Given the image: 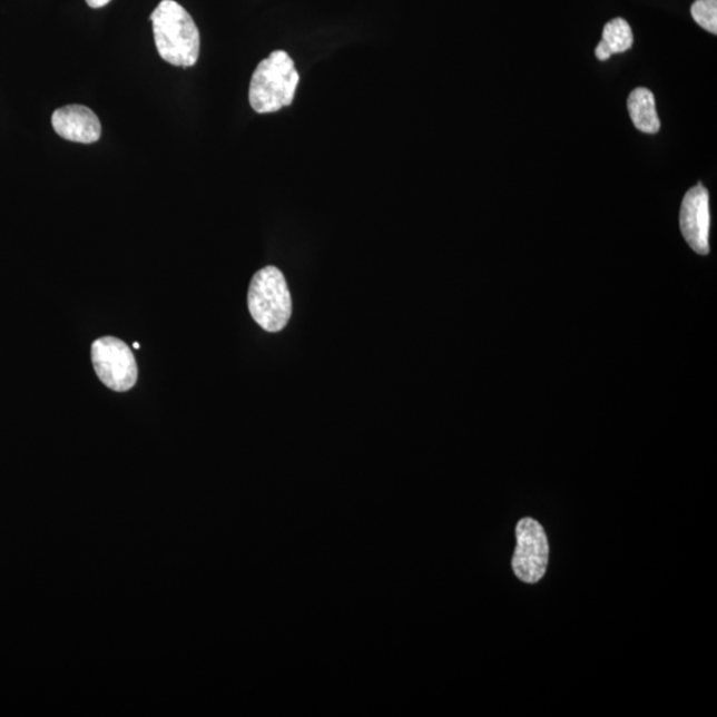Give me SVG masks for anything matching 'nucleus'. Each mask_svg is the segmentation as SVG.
<instances>
[{"mask_svg": "<svg viewBox=\"0 0 717 717\" xmlns=\"http://www.w3.org/2000/svg\"><path fill=\"white\" fill-rule=\"evenodd\" d=\"M158 55L176 67H193L199 57V31L190 13L175 0H163L150 16Z\"/></svg>", "mask_w": 717, "mask_h": 717, "instance_id": "obj_1", "label": "nucleus"}, {"mask_svg": "<svg viewBox=\"0 0 717 717\" xmlns=\"http://www.w3.org/2000/svg\"><path fill=\"white\" fill-rule=\"evenodd\" d=\"M299 73L285 51H275L261 61L253 73L249 89L251 106L257 114H273L292 106Z\"/></svg>", "mask_w": 717, "mask_h": 717, "instance_id": "obj_2", "label": "nucleus"}, {"mask_svg": "<svg viewBox=\"0 0 717 717\" xmlns=\"http://www.w3.org/2000/svg\"><path fill=\"white\" fill-rule=\"evenodd\" d=\"M253 320L268 333L284 330L293 312L292 295L279 268L267 266L254 275L247 295Z\"/></svg>", "mask_w": 717, "mask_h": 717, "instance_id": "obj_3", "label": "nucleus"}, {"mask_svg": "<svg viewBox=\"0 0 717 717\" xmlns=\"http://www.w3.org/2000/svg\"><path fill=\"white\" fill-rule=\"evenodd\" d=\"M96 375L109 390L127 392L137 382V363L132 350L119 337L102 336L91 347Z\"/></svg>", "mask_w": 717, "mask_h": 717, "instance_id": "obj_4", "label": "nucleus"}, {"mask_svg": "<svg viewBox=\"0 0 717 717\" xmlns=\"http://www.w3.org/2000/svg\"><path fill=\"white\" fill-rule=\"evenodd\" d=\"M517 548L513 557V571L526 583H537L547 573L549 543L541 523L523 519L515 528Z\"/></svg>", "mask_w": 717, "mask_h": 717, "instance_id": "obj_5", "label": "nucleus"}, {"mask_svg": "<svg viewBox=\"0 0 717 717\" xmlns=\"http://www.w3.org/2000/svg\"><path fill=\"white\" fill-rule=\"evenodd\" d=\"M680 229L682 237L695 253H709V230H711V210H709L708 190L699 184L689 189L682 199L680 209Z\"/></svg>", "mask_w": 717, "mask_h": 717, "instance_id": "obj_6", "label": "nucleus"}, {"mask_svg": "<svg viewBox=\"0 0 717 717\" xmlns=\"http://www.w3.org/2000/svg\"><path fill=\"white\" fill-rule=\"evenodd\" d=\"M52 127L60 137L73 143L92 144L101 136L99 117L85 106H67L55 110Z\"/></svg>", "mask_w": 717, "mask_h": 717, "instance_id": "obj_7", "label": "nucleus"}, {"mask_svg": "<svg viewBox=\"0 0 717 717\" xmlns=\"http://www.w3.org/2000/svg\"><path fill=\"white\" fill-rule=\"evenodd\" d=\"M627 107H629L631 120L637 129L651 135L659 132L660 120L650 89H633L629 96V100H627Z\"/></svg>", "mask_w": 717, "mask_h": 717, "instance_id": "obj_8", "label": "nucleus"}, {"mask_svg": "<svg viewBox=\"0 0 717 717\" xmlns=\"http://www.w3.org/2000/svg\"><path fill=\"white\" fill-rule=\"evenodd\" d=\"M633 43L631 27L622 18L610 20L605 26L602 40L596 50V57L599 60H608L613 53L629 51Z\"/></svg>", "mask_w": 717, "mask_h": 717, "instance_id": "obj_9", "label": "nucleus"}, {"mask_svg": "<svg viewBox=\"0 0 717 717\" xmlns=\"http://www.w3.org/2000/svg\"><path fill=\"white\" fill-rule=\"evenodd\" d=\"M691 16L701 29L717 33V0H696L691 7Z\"/></svg>", "mask_w": 717, "mask_h": 717, "instance_id": "obj_10", "label": "nucleus"}, {"mask_svg": "<svg viewBox=\"0 0 717 717\" xmlns=\"http://www.w3.org/2000/svg\"><path fill=\"white\" fill-rule=\"evenodd\" d=\"M86 2L89 7H92V9H101V7L107 6L110 0H86Z\"/></svg>", "mask_w": 717, "mask_h": 717, "instance_id": "obj_11", "label": "nucleus"}, {"mask_svg": "<svg viewBox=\"0 0 717 717\" xmlns=\"http://www.w3.org/2000/svg\"><path fill=\"white\" fill-rule=\"evenodd\" d=\"M134 347H135L136 350H137V348H140V344H139V343H135V344H134Z\"/></svg>", "mask_w": 717, "mask_h": 717, "instance_id": "obj_12", "label": "nucleus"}]
</instances>
